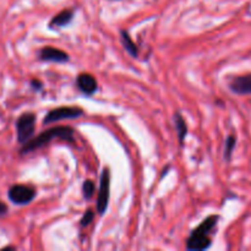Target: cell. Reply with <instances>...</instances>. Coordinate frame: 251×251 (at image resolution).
I'll return each mask as SVG.
<instances>
[{
  "mask_svg": "<svg viewBox=\"0 0 251 251\" xmlns=\"http://www.w3.org/2000/svg\"><path fill=\"white\" fill-rule=\"evenodd\" d=\"M74 135H75V131H74L73 127L70 126L51 127V129L42 132L41 135H38L37 137H34V139L29 140L28 142H26L25 146L22 147L21 153L26 154V153H29V152L34 151V150L41 149V147H43L44 145L49 144V142L54 139L74 142Z\"/></svg>",
  "mask_w": 251,
  "mask_h": 251,
  "instance_id": "6da1fadb",
  "label": "cell"
},
{
  "mask_svg": "<svg viewBox=\"0 0 251 251\" xmlns=\"http://www.w3.org/2000/svg\"><path fill=\"white\" fill-rule=\"evenodd\" d=\"M36 127V115L32 113H25L17 119L16 130L17 140L20 144H26L32 139Z\"/></svg>",
  "mask_w": 251,
  "mask_h": 251,
  "instance_id": "7a4b0ae2",
  "label": "cell"
},
{
  "mask_svg": "<svg viewBox=\"0 0 251 251\" xmlns=\"http://www.w3.org/2000/svg\"><path fill=\"white\" fill-rule=\"evenodd\" d=\"M110 193V173L109 169L104 168L100 176V189H98V198H97V212L100 215H104L108 207V201H109Z\"/></svg>",
  "mask_w": 251,
  "mask_h": 251,
  "instance_id": "3957f363",
  "label": "cell"
},
{
  "mask_svg": "<svg viewBox=\"0 0 251 251\" xmlns=\"http://www.w3.org/2000/svg\"><path fill=\"white\" fill-rule=\"evenodd\" d=\"M83 114V110L77 107H59L47 113L43 119V124H51L64 119H75Z\"/></svg>",
  "mask_w": 251,
  "mask_h": 251,
  "instance_id": "277c9868",
  "label": "cell"
},
{
  "mask_svg": "<svg viewBox=\"0 0 251 251\" xmlns=\"http://www.w3.org/2000/svg\"><path fill=\"white\" fill-rule=\"evenodd\" d=\"M9 199L16 205H26L36 198V190L27 185H14L9 190Z\"/></svg>",
  "mask_w": 251,
  "mask_h": 251,
  "instance_id": "5b68a950",
  "label": "cell"
},
{
  "mask_svg": "<svg viewBox=\"0 0 251 251\" xmlns=\"http://www.w3.org/2000/svg\"><path fill=\"white\" fill-rule=\"evenodd\" d=\"M212 242L208 234L199 233L193 230L191 235L186 240V249L188 250H206L211 247Z\"/></svg>",
  "mask_w": 251,
  "mask_h": 251,
  "instance_id": "8992f818",
  "label": "cell"
},
{
  "mask_svg": "<svg viewBox=\"0 0 251 251\" xmlns=\"http://www.w3.org/2000/svg\"><path fill=\"white\" fill-rule=\"evenodd\" d=\"M39 58L44 61H54V63H68L69 55L64 50L54 47H44L41 51H39Z\"/></svg>",
  "mask_w": 251,
  "mask_h": 251,
  "instance_id": "52a82bcc",
  "label": "cell"
},
{
  "mask_svg": "<svg viewBox=\"0 0 251 251\" xmlns=\"http://www.w3.org/2000/svg\"><path fill=\"white\" fill-rule=\"evenodd\" d=\"M229 88L237 95H251V74L233 78L229 83Z\"/></svg>",
  "mask_w": 251,
  "mask_h": 251,
  "instance_id": "ba28073f",
  "label": "cell"
},
{
  "mask_svg": "<svg viewBox=\"0 0 251 251\" xmlns=\"http://www.w3.org/2000/svg\"><path fill=\"white\" fill-rule=\"evenodd\" d=\"M76 85L81 92L87 96L93 95L98 88L97 81L91 74H80L76 78Z\"/></svg>",
  "mask_w": 251,
  "mask_h": 251,
  "instance_id": "9c48e42d",
  "label": "cell"
},
{
  "mask_svg": "<svg viewBox=\"0 0 251 251\" xmlns=\"http://www.w3.org/2000/svg\"><path fill=\"white\" fill-rule=\"evenodd\" d=\"M74 19V10L66 9L63 10L61 12H59L58 15L51 19L50 24H49V27H64L66 25H69L71 22V20Z\"/></svg>",
  "mask_w": 251,
  "mask_h": 251,
  "instance_id": "30bf717a",
  "label": "cell"
},
{
  "mask_svg": "<svg viewBox=\"0 0 251 251\" xmlns=\"http://www.w3.org/2000/svg\"><path fill=\"white\" fill-rule=\"evenodd\" d=\"M174 124H176V134H178L180 146H183L184 140H185L186 134H188V125H186L185 119H184L180 113H176L174 114Z\"/></svg>",
  "mask_w": 251,
  "mask_h": 251,
  "instance_id": "8fae6325",
  "label": "cell"
},
{
  "mask_svg": "<svg viewBox=\"0 0 251 251\" xmlns=\"http://www.w3.org/2000/svg\"><path fill=\"white\" fill-rule=\"evenodd\" d=\"M120 34H122V43H123V46H124V48L126 49L127 53H129L131 56L137 58V56H139V48H137L136 44L132 42L130 34L127 33L126 31H124V29L120 32Z\"/></svg>",
  "mask_w": 251,
  "mask_h": 251,
  "instance_id": "7c38bea8",
  "label": "cell"
},
{
  "mask_svg": "<svg viewBox=\"0 0 251 251\" xmlns=\"http://www.w3.org/2000/svg\"><path fill=\"white\" fill-rule=\"evenodd\" d=\"M235 145H237V137L234 135L227 136V139L225 141V151H223V157H225V159L227 162H229L232 159V154L235 149Z\"/></svg>",
  "mask_w": 251,
  "mask_h": 251,
  "instance_id": "4fadbf2b",
  "label": "cell"
},
{
  "mask_svg": "<svg viewBox=\"0 0 251 251\" xmlns=\"http://www.w3.org/2000/svg\"><path fill=\"white\" fill-rule=\"evenodd\" d=\"M95 191H96V186L92 180H86L85 183H83L82 193H83V198H85L86 200H90V199L93 196V194H95Z\"/></svg>",
  "mask_w": 251,
  "mask_h": 251,
  "instance_id": "5bb4252c",
  "label": "cell"
},
{
  "mask_svg": "<svg viewBox=\"0 0 251 251\" xmlns=\"http://www.w3.org/2000/svg\"><path fill=\"white\" fill-rule=\"evenodd\" d=\"M93 218H95V213L92 212V210H87L85 213H83L82 218H81L80 226L81 227H87V226L92 222Z\"/></svg>",
  "mask_w": 251,
  "mask_h": 251,
  "instance_id": "9a60e30c",
  "label": "cell"
},
{
  "mask_svg": "<svg viewBox=\"0 0 251 251\" xmlns=\"http://www.w3.org/2000/svg\"><path fill=\"white\" fill-rule=\"evenodd\" d=\"M31 86L34 88V90H41L42 82H41V81H38V80H32L31 81Z\"/></svg>",
  "mask_w": 251,
  "mask_h": 251,
  "instance_id": "2e32d148",
  "label": "cell"
},
{
  "mask_svg": "<svg viewBox=\"0 0 251 251\" xmlns=\"http://www.w3.org/2000/svg\"><path fill=\"white\" fill-rule=\"evenodd\" d=\"M6 211H7L6 205H5V203H2V202H0V216L5 215V213H6Z\"/></svg>",
  "mask_w": 251,
  "mask_h": 251,
  "instance_id": "e0dca14e",
  "label": "cell"
}]
</instances>
